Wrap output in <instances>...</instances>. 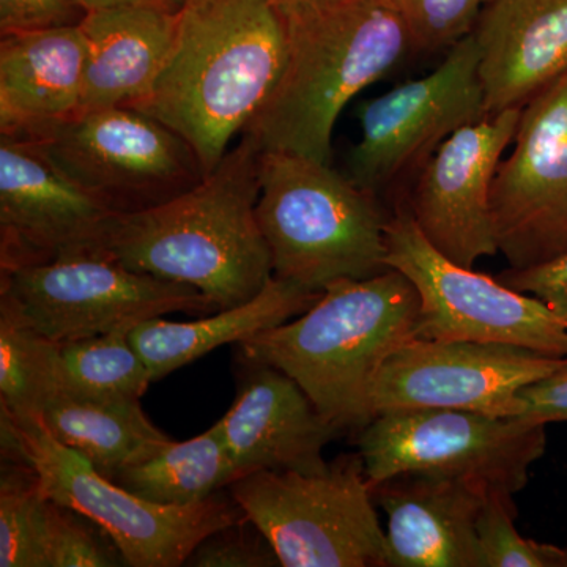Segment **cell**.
I'll return each instance as SVG.
<instances>
[{
  "mask_svg": "<svg viewBox=\"0 0 567 567\" xmlns=\"http://www.w3.org/2000/svg\"><path fill=\"white\" fill-rule=\"evenodd\" d=\"M320 297L322 292L274 276L245 303L219 309L196 322H166L158 317L137 324L130 338L155 382L218 347L240 344L303 315Z\"/></svg>",
  "mask_w": 567,
  "mask_h": 567,
  "instance_id": "cell-22",
  "label": "cell"
},
{
  "mask_svg": "<svg viewBox=\"0 0 567 567\" xmlns=\"http://www.w3.org/2000/svg\"><path fill=\"white\" fill-rule=\"evenodd\" d=\"M59 344L0 305V409L14 420L40 417L61 393Z\"/></svg>",
  "mask_w": 567,
  "mask_h": 567,
  "instance_id": "cell-26",
  "label": "cell"
},
{
  "mask_svg": "<svg viewBox=\"0 0 567 567\" xmlns=\"http://www.w3.org/2000/svg\"><path fill=\"white\" fill-rule=\"evenodd\" d=\"M420 295L401 271L330 284L303 315L246 339L238 352L293 379L339 431L374 417L371 395L386 358L416 338Z\"/></svg>",
  "mask_w": 567,
  "mask_h": 567,
  "instance_id": "cell-4",
  "label": "cell"
},
{
  "mask_svg": "<svg viewBox=\"0 0 567 567\" xmlns=\"http://www.w3.org/2000/svg\"><path fill=\"white\" fill-rule=\"evenodd\" d=\"M196 567L281 566L274 546L248 518L205 537L186 559Z\"/></svg>",
  "mask_w": 567,
  "mask_h": 567,
  "instance_id": "cell-31",
  "label": "cell"
},
{
  "mask_svg": "<svg viewBox=\"0 0 567 567\" xmlns=\"http://www.w3.org/2000/svg\"><path fill=\"white\" fill-rule=\"evenodd\" d=\"M115 484L163 506L199 505L235 481L219 423L188 442L169 443L115 473Z\"/></svg>",
  "mask_w": 567,
  "mask_h": 567,
  "instance_id": "cell-24",
  "label": "cell"
},
{
  "mask_svg": "<svg viewBox=\"0 0 567 567\" xmlns=\"http://www.w3.org/2000/svg\"><path fill=\"white\" fill-rule=\"evenodd\" d=\"M276 2H281V0H276Z\"/></svg>",
  "mask_w": 567,
  "mask_h": 567,
  "instance_id": "cell-37",
  "label": "cell"
},
{
  "mask_svg": "<svg viewBox=\"0 0 567 567\" xmlns=\"http://www.w3.org/2000/svg\"><path fill=\"white\" fill-rule=\"evenodd\" d=\"M85 14L80 0H0V35L71 28Z\"/></svg>",
  "mask_w": 567,
  "mask_h": 567,
  "instance_id": "cell-32",
  "label": "cell"
},
{
  "mask_svg": "<svg viewBox=\"0 0 567 567\" xmlns=\"http://www.w3.org/2000/svg\"><path fill=\"white\" fill-rule=\"evenodd\" d=\"M513 496L491 491L477 518L486 567H567V547L536 543L517 532Z\"/></svg>",
  "mask_w": 567,
  "mask_h": 567,
  "instance_id": "cell-28",
  "label": "cell"
},
{
  "mask_svg": "<svg viewBox=\"0 0 567 567\" xmlns=\"http://www.w3.org/2000/svg\"><path fill=\"white\" fill-rule=\"evenodd\" d=\"M44 551L48 567L126 566L111 536L80 511L47 499Z\"/></svg>",
  "mask_w": 567,
  "mask_h": 567,
  "instance_id": "cell-29",
  "label": "cell"
},
{
  "mask_svg": "<svg viewBox=\"0 0 567 567\" xmlns=\"http://www.w3.org/2000/svg\"><path fill=\"white\" fill-rule=\"evenodd\" d=\"M178 10L123 6L85 14L87 66L78 112L133 107L152 91L174 48Z\"/></svg>",
  "mask_w": 567,
  "mask_h": 567,
  "instance_id": "cell-21",
  "label": "cell"
},
{
  "mask_svg": "<svg viewBox=\"0 0 567 567\" xmlns=\"http://www.w3.org/2000/svg\"><path fill=\"white\" fill-rule=\"evenodd\" d=\"M286 58L276 0H185L169 59L133 107L188 142L208 175L262 111Z\"/></svg>",
  "mask_w": 567,
  "mask_h": 567,
  "instance_id": "cell-1",
  "label": "cell"
},
{
  "mask_svg": "<svg viewBox=\"0 0 567 567\" xmlns=\"http://www.w3.org/2000/svg\"><path fill=\"white\" fill-rule=\"evenodd\" d=\"M0 305L58 344L134 330L173 312L219 311L194 287L134 271L103 252L0 271Z\"/></svg>",
  "mask_w": 567,
  "mask_h": 567,
  "instance_id": "cell-10",
  "label": "cell"
},
{
  "mask_svg": "<svg viewBox=\"0 0 567 567\" xmlns=\"http://www.w3.org/2000/svg\"><path fill=\"white\" fill-rule=\"evenodd\" d=\"M358 435L371 486L405 473L458 477L514 496L546 453V424L451 409L398 410Z\"/></svg>",
  "mask_w": 567,
  "mask_h": 567,
  "instance_id": "cell-9",
  "label": "cell"
},
{
  "mask_svg": "<svg viewBox=\"0 0 567 567\" xmlns=\"http://www.w3.org/2000/svg\"><path fill=\"white\" fill-rule=\"evenodd\" d=\"M480 59L472 32L432 73L361 104V137L347 158V177L375 196L423 166L451 134L487 115Z\"/></svg>",
  "mask_w": 567,
  "mask_h": 567,
  "instance_id": "cell-12",
  "label": "cell"
},
{
  "mask_svg": "<svg viewBox=\"0 0 567 567\" xmlns=\"http://www.w3.org/2000/svg\"><path fill=\"white\" fill-rule=\"evenodd\" d=\"M518 416L539 424L567 423V364L518 393Z\"/></svg>",
  "mask_w": 567,
  "mask_h": 567,
  "instance_id": "cell-34",
  "label": "cell"
},
{
  "mask_svg": "<svg viewBox=\"0 0 567 567\" xmlns=\"http://www.w3.org/2000/svg\"><path fill=\"white\" fill-rule=\"evenodd\" d=\"M491 204L496 246L513 270L567 252V74L522 107Z\"/></svg>",
  "mask_w": 567,
  "mask_h": 567,
  "instance_id": "cell-14",
  "label": "cell"
},
{
  "mask_svg": "<svg viewBox=\"0 0 567 567\" xmlns=\"http://www.w3.org/2000/svg\"><path fill=\"white\" fill-rule=\"evenodd\" d=\"M175 2H177V3H178V6H181V7H182V3H183V2H185V0H175Z\"/></svg>",
  "mask_w": 567,
  "mask_h": 567,
  "instance_id": "cell-36",
  "label": "cell"
},
{
  "mask_svg": "<svg viewBox=\"0 0 567 567\" xmlns=\"http://www.w3.org/2000/svg\"><path fill=\"white\" fill-rule=\"evenodd\" d=\"M87 43L81 25L0 39V136L28 140L80 111Z\"/></svg>",
  "mask_w": 567,
  "mask_h": 567,
  "instance_id": "cell-20",
  "label": "cell"
},
{
  "mask_svg": "<svg viewBox=\"0 0 567 567\" xmlns=\"http://www.w3.org/2000/svg\"><path fill=\"white\" fill-rule=\"evenodd\" d=\"M20 141L117 215L169 203L207 177L188 142L130 106L78 112Z\"/></svg>",
  "mask_w": 567,
  "mask_h": 567,
  "instance_id": "cell-8",
  "label": "cell"
},
{
  "mask_svg": "<svg viewBox=\"0 0 567 567\" xmlns=\"http://www.w3.org/2000/svg\"><path fill=\"white\" fill-rule=\"evenodd\" d=\"M260 152L244 134L189 192L115 215L103 254L134 271L192 286L218 309L251 300L275 276L256 213Z\"/></svg>",
  "mask_w": 567,
  "mask_h": 567,
  "instance_id": "cell-2",
  "label": "cell"
},
{
  "mask_svg": "<svg viewBox=\"0 0 567 567\" xmlns=\"http://www.w3.org/2000/svg\"><path fill=\"white\" fill-rule=\"evenodd\" d=\"M244 360L237 399L219 420L235 480L259 472L316 473L323 451L341 434L300 385L274 365Z\"/></svg>",
  "mask_w": 567,
  "mask_h": 567,
  "instance_id": "cell-17",
  "label": "cell"
},
{
  "mask_svg": "<svg viewBox=\"0 0 567 567\" xmlns=\"http://www.w3.org/2000/svg\"><path fill=\"white\" fill-rule=\"evenodd\" d=\"M130 333L132 330H115L61 342L62 393L91 401H141L153 379Z\"/></svg>",
  "mask_w": 567,
  "mask_h": 567,
  "instance_id": "cell-25",
  "label": "cell"
},
{
  "mask_svg": "<svg viewBox=\"0 0 567 567\" xmlns=\"http://www.w3.org/2000/svg\"><path fill=\"white\" fill-rule=\"evenodd\" d=\"M48 496L28 462L6 461L0 468V566L48 567L44 507Z\"/></svg>",
  "mask_w": 567,
  "mask_h": 567,
  "instance_id": "cell-27",
  "label": "cell"
},
{
  "mask_svg": "<svg viewBox=\"0 0 567 567\" xmlns=\"http://www.w3.org/2000/svg\"><path fill=\"white\" fill-rule=\"evenodd\" d=\"M566 364L567 358L524 347L413 338L380 369L371 395L372 415L451 409L518 416V393Z\"/></svg>",
  "mask_w": 567,
  "mask_h": 567,
  "instance_id": "cell-13",
  "label": "cell"
},
{
  "mask_svg": "<svg viewBox=\"0 0 567 567\" xmlns=\"http://www.w3.org/2000/svg\"><path fill=\"white\" fill-rule=\"evenodd\" d=\"M259 178L256 213L276 278L323 292L388 270L374 194L330 164L287 152H260Z\"/></svg>",
  "mask_w": 567,
  "mask_h": 567,
  "instance_id": "cell-5",
  "label": "cell"
},
{
  "mask_svg": "<svg viewBox=\"0 0 567 567\" xmlns=\"http://www.w3.org/2000/svg\"><path fill=\"white\" fill-rule=\"evenodd\" d=\"M40 420L59 443L110 480L171 442L148 420L140 401H91L61 391L44 406Z\"/></svg>",
  "mask_w": 567,
  "mask_h": 567,
  "instance_id": "cell-23",
  "label": "cell"
},
{
  "mask_svg": "<svg viewBox=\"0 0 567 567\" xmlns=\"http://www.w3.org/2000/svg\"><path fill=\"white\" fill-rule=\"evenodd\" d=\"M415 51L450 50L473 32L491 0H391Z\"/></svg>",
  "mask_w": 567,
  "mask_h": 567,
  "instance_id": "cell-30",
  "label": "cell"
},
{
  "mask_svg": "<svg viewBox=\"0 0 567 567\" xmlns=\"http://www.w3.org/2000/svg\"><path fill=\"white\" fill-rule=\"evenodd\" d=\"M286 65L244 134L260 151L330 164L339 115L410 51L412 37L391 0H281Z\"/></svg>",
  "mask_w": 567,
  "mask_h": 567,
  "instance_id": "cell-3",
  "label": "cell"
},
{
  "mask_svg": "<svg viewBox=\"0 0 567 567\" xmlns=\"http://www.w3.org/2000/svg\"><path fill=\"white\" fill-rule=\"evenodd\" d=\"M520 114L513 107L462 126L421 167L410 215L429 244L462 267L498 252L492 183Z\"/></svg>",
  "mask_w": 567,
  "mask_h": 567,
  "instance_id": "cell-15",
  "label": "cell"
},
{
  "mask_svg": "<svg viewBox=\"0 0 567 567\" xmlns=\"http://www.w3.org/2000/svg\"><path fill=\"white\" fill-rule=\"evenodd\" d=\"M386 267L420 295L416 338L492 342L567 358V322L539 298L476 274L429 244L409 208L385 226Z\"/></svg>",
  "mask_w": 567,
  "mask_h": 567,
  "instance_id": "cell-11",
  "label": "cell"
},
{
  "mask_svg": "<svg viewBox=\"0 0 567 567\" xmlns=\"http://www.w3.org/2000/svg\"><path fill=\"white\" fill-rule=\"evenodd\" d=\"M385 511L388 567H486L477 518L488 488L405 473L372 486Z\"/></svg>",
  "mask_w": 567,
  "mask_h": 567,
  "instance_id": "cell-18",
  "label": "cell"
},
{
  "mask_svg": "<svg viewBox=\"0 0 567 567\" xmlns=\"http://www.w3.org/2000/svg\"><path fill=\"white\" fill-rule=\"evenodd\" d=\"M82 7L89 11L114 9L123 6H163L169 9H181L175 0H80Z\"/></svg>",
  "mask_w": 567,
  "mask_h": 567,
  "instance_id": "cell-35",
  "label": "cell"
},
{
  "mask_svg": "<svg viewBox=\"0 0 567 567\" xmlns=\"http://www.w3.org/2000/svg\"><path fill=\"white\" fill-rule=\"evenodd\" d=\"M115 215L28 142L0 136V271L103 252Z\"/></svg>",
  "mask_w": 567,
  "mask_h": 567,
  "instance_id": "cell-16",
  "label": "cell"
},
{
  "mask_svg": "<svg viewBox=\"0 0 567 567\" xmlns=\"http://www.w3.org/2000/svg\"><path fill=\"white\" fill-rule=\"evenodd\" d=\"M473 33L487 114L524 107L567 74V0H491Z\"/></svg>",
  "mask_w": 567,
  "mask_h": 567,
  "instance_id": "cell-19",
  "label": "cell"
},
{
  "mask_svg": "<svg viewBox=\"0 0 567 567\" xmlns=\"http://www.w3.org/2000/svg\"><path fill=\"white\" fill-rule=\"evenodd\" d=\"M2 443V458L22 461L35 470L48 498L80 511L111 536L126 566H183L205 537L245 520L233 496L216 494L199 505L177 507L147 502L126 491L63 446L40 417L14 420Z\"/></svg>",
  "mask_w": 567,
  "mask_h": 567,
  "instance_id": "cell-6",
  "label": "cell"
},
{
  "mask_svg": "<svg viewBox=\"0 0 567 567\" xmlns=\"http://www.w3.org/2000/svg\"><path fill=\"white\" fill-rule=\"evenodd\" d=\"M229 492L281 567H388L386 533L360 454L316 473L259 470Z\"/></svg>",
  "mask_w": 567,
  "mask_h": 567,
  "instance_id": "cell-7",
  "label": "cell"
},
{
  "mask_svg": "<svg viewBox=\"0 0 567 567\" xmlns=\"http://www.w3.org/2000/svg\"><path fill=\"white\" fill-rule=\"evenodd\" d=\"M498 279L517 292L539 298L567 322V252L524 270L509 268Z\"/></svg>",
  "mask_w": 567,
  "mask_h": 567,
  "instance_id": "cell-33",
  "label": "cell"
}]
</instances>
